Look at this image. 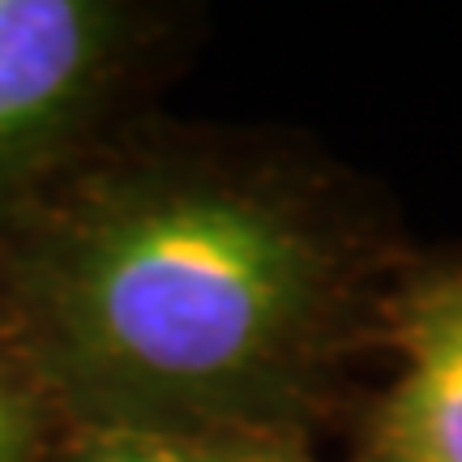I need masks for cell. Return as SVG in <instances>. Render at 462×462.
<instances>
[{
	"label": "cell",
	"instance_id": "277c9868",
	"mask_svg": "<svg viewBox=\"0 0 462 462\" xmlns=\"http://www.w3.org/2000/svg\"><path fill=\"white\" fill-rule=\"evenodd\" d=\"M60 462H240V446L159 429H86Z\"/></svg>",
	"mask_w": 462,
	"mask_h": 462
},
{
	"label": "cell",
	"instance_id": "3957f363",
	"mask_svg": "<svg viewBox=\"0 0 462 462\" xmlns=\"http://www.w3.org/2000/svg\"><path fill=\"white\" fill-rule=\"evenodd\" d=\"M407 368L381 411V462H462V279L424 287L402 321Z\"/></svg>",
	"mask_w": 462,
	"mask_h": 462
},
{
	"label": "cell",
	"instance_id": "6da1fadb",
	"mask_svg": "<svg viewBox=\"0 0 462 462\" xmlns=\"http://www.w3.org/2000/svg\"><path fill=\"white\" fill-rule=\"evenodd\" d=\"M326 291L296 210L210 176L95 180L9 253L22 368L90 429L215 437L270 415Z\"/></svg>",
	"mask_w": 462,
	"mask_h": 462
},
{
	"label": "cell",
	"instance_id": "7a4b0ae2",
	"mask_svg": "<svg viewBox=\"0 0 462 462\" xmlns=\"http://www.w3.org/2000/svg\"><path fill=\"white\" fill-rule=\"evenodd\" d=\"M120 48L95 0H0V227L82 129Z\"/></svg>",
	"mask_w": 462,
	"mask_h": 462
},
{
	"label": "cell",
	"instance_id": "5b68a950",
	"mask_svg": "<svg viewBox=\"0 0 462 462\" xmlns=\"http://www.w3.org/2000/svg\"><path fill=\"white\" fill-rule=\"evenodd\" d=\"M39 385L26 368L0 360V462H39Z\"/></svg>",
	"mask_w": 462,
	"mask_h": 462
},
{
	"label": "cell",
	"instance_id": "8992f818",
	"mask_svg": "<svg viewBox=\"0 0 462 462\" xmlns=\"http://www.w3.org/2000/svg\"><path fill=\"white\" fill-rule=\"evenodd\" d=\"M240 462H291V458L270 446H240Z\"/></svg>",
	"mask_w": 462,
	"mask_h": 462
}]
</instances>
